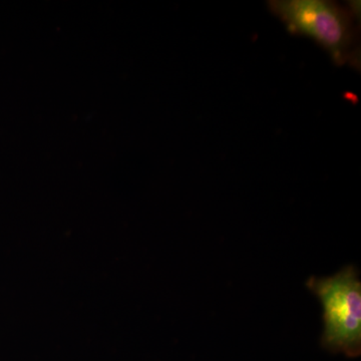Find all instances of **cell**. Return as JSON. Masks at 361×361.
<instances>
[{"label":"cell","instance_id":"obj_1","mask_svg":"<svg viewBox=\"0 0 361 361\" xmlns=\"http://www.w3.org/2000/svg\"><path fill=\"white\" fill-rule=\"evenodd\" d=\"M306 286L323 307L322 346L331 353L355 358L361 353V280L355 265L329 277L311 276Z\"/></svg>","mask_w":361,"mask_h":361},{"label":"cell","instance_id":"obj_2","mask_svg":"<svg viewBox=\"0 0 361 361\" xmlns=\"http://www.w3.org/2000/svg\"><path fill=\"white\" fill-rule=\"evenodd\" d=\"M269 7L292 35L314 40L339 65L357 61V28L343 7L324 0H275Z\"/></svg>","mask_w":361,"mask_h":361}]
</instances>
